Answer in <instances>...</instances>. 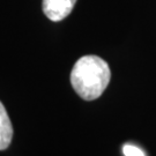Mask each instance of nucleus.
<instances>
[{"label": "nucleus", "instance_id": "nucleus-3", "mask_svg": "<svg viewBox=\"0 0 156 156\" xmlns=\"http://www.w3.org/2000/svg\"><path fill=\"white\" fill-rule=\"evenodd\" d=\"M13 138V126L4 104L0 102V151L8 148Z\"/></svg>", "mask_w": 156, "mask_h": 156}, {"label": "nucleus", "instance_id": "nucleus-4", "mask_svg": "<svg viewBox=\"0 0 156 156\" xmlns=\"http://www.w3.org/2000/svg\"><path fill=\"white\" fill-rule=\"evenodd\" d=\"M123 151L125 156H145V154L142 153V151H140L139 148H136V147L131 146V145L124 146Z\"/></svg>", "mask_w": 156, "mask_h": 156}, {"label": "nucleus", "instance_id": "nucleus-2", "mask_svg": "<svg viewBox=\"0 0 156 156\" xmlns=\"http://www.w3.org/2000/svg\"><path fill=\"white\" fill-rule=\"evenodd\" d=\"M76 0H43V12L48 19L59 22L71 14Z\"/></svg>", "mask_w": 156, "mask_h": 156}, {"label": "nucleus", "instance_id": "nucleus-1", "mask_svg": "<svg viewBox=\"0 0 156 156\" xmlns=\"http://www.w3.org/2000/svg\"><path fill=\"white\" fill-rule=\"evenodd\" d=\"M111 71L105 60L97 56H83L71 72V83L75 93L84 101L98 98L106 89Z\"/></svg>", "mask_w": 156, "mask_h": 156}]
</instances>
